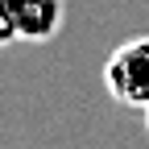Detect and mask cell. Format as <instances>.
<instances>
[{"instance_id":"1","label":"cell","mask_w":149,"mask_h":149,"mask_svg":"<svg viewBox=\"0 0 149 149\" xmlns=\"http://www.w3.org/2000/svg\"><path fill=\"white\" fill-rule=\"evenodd\" d=\"M104 87L124 108H149V33L128 37L104 62Z\"/></svg>"},{"instance_id":"2","label":"cell","mask_w":149,"mask_h":149,"mask_svg":"<svg viewBox=\"0 0 149 149\" xmlns=\"http://www.w3.org/2000/svg\"><path fill=\"white\" fill-rule=\"evenodd\" d=\"M21 42H50L62 29V0H8Z\"/></svg>"},{"instance_id":"3","label":"cell","mask_w":149,"mask_h":149,"mask_svg":"<svg viewBox=\"0 0 149 149\" xmlns=\"http://www.w3.org/2000/svg\"><path fill=\"white\" fill-rule=\"evenodd\" d=\"M13 42H21V37H17L13 13H8V0H0V46H13Z\"/></svg>"},{"instance_id":"4","label":"cell","mask_w":149,"mask_h":149,"mask_svg":"<svg viewBox=\"0 0 149 149\" xmlns=\"http://www.w3.org/2000/svg\"><path fill=\"white\" fill-rule=\"evenodd\" d=\"M145 133H149V108H145Z\"/></svg>"}]
</instances>
